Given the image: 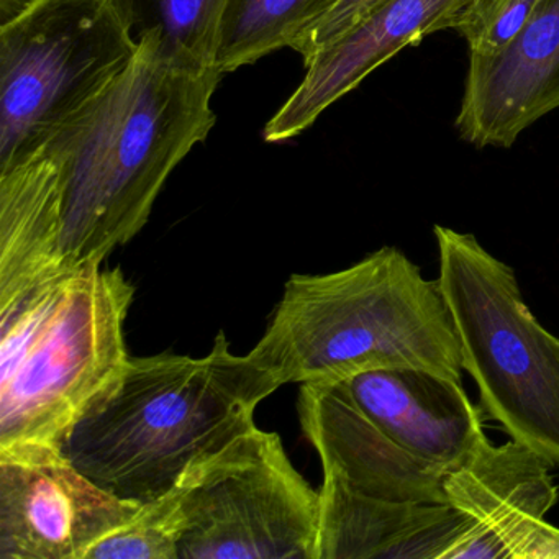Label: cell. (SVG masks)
<instances>
[{
    "label": "cell",
    "mask_w": 559,
    "mask_h": 559,
    "mask_svg": "<svg viewBox=\"0 0 559 559\" xmlns=\"http://www.w3.org/2000/svg\"><path fill=\"white\" fill-rule=\"evenodd\" d=\"M222 78L173 63L146 35L129 68L48 142L63 191V266L104 263L148 224L176 166L217 123Z\"/></svg>",
    "instance_id": "1"
},
{
    "label": "cell",
    "mask_w": 559,
    "mask_h": 559,
    "mask_svg": "<svg viewBox=\"0 0 559 559\" xmlns=\"http://www.w3.org/2000/svg\"><path fill=\"white\" fill-rule=\"evenodd\" d=\"M281 388L218 332L202 358L159 353L130 359L116 391L74 427L63 454L130 502L171 492L195 461L250 430L258 405Z\"/></svg>",
    "instance_id": "2"
},
{
    "label": "cell",
    "mask_w": 559,
    "mask_h": 559,
    "mask_svg": "<svg viewBox=\"0 0 559 559\" xmlns=\"http://www.w3.org/2000/svg\"><path fill=\"white\" fill-rule=\"evenodd\" d=\"M281 385L340 384L378 369L463 382L453 317L438 281L394 247L329 274H294L248 353Z\"/></svg>",
    "instance_id": "3"
},
{
    "label": "cell",
    "mask_w": 559,
    "mask_h": 559,
    "mask_svg": "<svg viewBox=\"0 0 559 559\" xmlns=\"http://www.w3.org/2000/svg\"><path fill=\"white\" fill-rule=\"evenodd\" d=\"M135 286L120 267H61L0 302V456L61 451L132 356Z\"/></svg>",
    "instance_id": "4"
},
{
    "label": "cell",
    "mask_w": 559,
    "mask_h": 559,
    "mask_svg": "<svg viewBox=\"0 0 559 559\" xmlns=\"http://www.w3.org/2000/svg\"><path fill=\"white\" fill-rule=\"evenodd\" d=\"M438 286L453 317L463 369L510 440L559 467V338L526 307L515 271L476 237L435 225Z\"/></svg>",
    "instance_id": "5"
},
{
    "label": "cell",
    "mask_w": 559,
    "mask_h": 559,
    "mask_svg": "<svg viewBox=\"0 0 559 559\" xmlns=\"http://www.w3.org/2000/svg\"><path fill=\"white\" fill-rule=\"evenodd\" d=\"M136 50L114 0H37L0 25V173L41 152Z\"/></svg>",
    "instance_id": "6"
},
{
    "label": "cell",
    "mask_w": 559,
    "mask_h": 559,
    "mask_svg": "<svg viewBox=\"0 0 559 559\" xmlns=\"http://www.w3.org/2000/svg\"><path fill=\"white\" fill-rule=\"evenodd\" d=\"M178 559H316L320 493L257 425L195 461L175 487Z\"/></svg>",
    "instance_id": "7"
},
{
    "label": "cell",
    "mask_w": 559,
    "mask_h": 559,
    "mask_svg": "<svg viewBox=\"0 0 559 559\" xmlns=\"http://www.w3.org/2000/svg\"><path fill=\"white\" fill-rule=\"evenodd\" d=\"M140 507L94 483L61 451L0 456V559H86Z\"/></svg>",
    "instance_id": "8"
},
{
    "label": "cell",
    "mask_w": 559,
    "mask_h": 559,
    "mask_svg": "<svg viewBox=\"0 0 559 559\" xmlns=\"http://www.w3.org/2000/svg\"><path fill=\"white\" fill-rule=\"evenodd\" d=\"M552 464L532 448L483 441L463 466L444 476L447 503L471 520L450 559H522L559 499Z\"/></svg>",
    "instance_id": "9"
},
{
    "label": "cell",
    "mask_w": 559,
    "mask_h": 559,
    "mask_svg": "<svg viewBox=\"0 0 559 559\" xmlns=\"http://www.w3.org/2000/svg\"><path fill=\"white\" fill-rule=\"evenodd\" d=\"M473 4L474 0H382L306 67L302 83L264 126V140L296 139L402 48L433 32L460 31Z\"/></svg>",
    "instance_id": "10"
},
{
    "label": "cell",
    "mask_w": 559,
    "mask_h": 559,
    "mask_svg": "<svg viewBox=\"0 0 559 559\" xmlns=\"http://www.w3.org/2000/svg\"><path fill=\"white\" fill-rule=\"evenodd\" d=\"M559 107V0H539L522 31L492 55H471L456 129L473 145L509 148Z\"/></svg>",
    "instance_id": "11"
},
{
    "label": "cell",
    "mask_w": 559,
    "mask_h": 559,
    "mask_svg": "<svg viewBox=\"0 0 559 559\" xmlns=\"http://www.w3.org/2000/svg\"><path fill=\"white\" fill-rule=\"evenodd\" d=\"M299 418L322 461L323 476L362 496L447 503V473L385 435L342 384H302Z\"/></svg>",
    "instance_id": "12"
},
{
    "label": "cell",
    "mask_w": 559,
    "mask_h": 559,
    "mask_svg": "<svg viewBox=\"0 0 559 559\" xmlns=\"http://www.w3.org/2000/svg\"><path fill=\"white\" fill-rule=\"evenodd\" d=\"M340 384L385 435L443 473L466 464L487 440L484 411L463 382L420 369H378Z\"/></svg>",
    "instance_id": "13"
},
{
    "label": "cell",
    "mask_w": 559,
    "mask_h": 559,
    "mask_svg": "<svg viewBox=\"0 0 559 559\" xmlns=\"http://www.w3.org/2000/svg\"><path fill=\"white\" fill-rule=\"evenodd\" d=\"M319 493L316 559H448L471 528L450 503L362 496L332 476Z\"/></svg>",
    "instance_id": "14"
},
{
    "label": "cell",
    "mask_w": 559,
    "mask_h": 559,
    "mask_svg": "<svg viewBox=\"0 0 559 559\" xmlns=\"http://www.w3.org/2000/svg\"><path fill=\"white\" fill-rule=\"evenodd\" d=\"M61 228L60 166L47 150L0 173V302L67 267Z\"/></svg>",
    "instance_id": "15"
},
{
    "label": "cell",
    "mask_w": 559,
    "mask_h": 559,
    "mask_svg": "<svg viewBox=\"0 0 559 559\" xmlns=\"http://www.w3.org/2000/svg\"><path fill=\"white\" fill-rule=\"evenodd\" d=\"M340 0H228L215 67L234 73L261 58L293 48Z\"/></svg>",
    "instance_id": "16"
},
{
    "label": "cell",
    "mask_w": 559,
    "mask_h": 559,
    "mask_svg": "<svg viewBox=\"0 0 559 559\" xmlns=\"http://www.w3.org/2000/svg\"><path fill=\"white\" fill-rule=\"evenodd\" d=\"M133 38L152 37L173 63L217 70L218 40L228 0H114Z\"/></svg>",
    "instance_id": "17"
},
{
    "label": "cell",
    "mask_w": 559,
    "mask_h": 559,
    "mask_svg": "<svg viewBox=\"0 0 559 559\" xmlns=\"http://www.w3.org/2000/svg\"><path fill=\"white\" fill-rule=\"evenodd\" d=\"M181 516L175 489L142 503L129 522L104 536L86 559H178Z\"/></svg>",
    "instance_id": "18"
},
{
    "label": "cell",
    "mask_w": 559,
    "mask_h": 559,
    "mask_svg": "<svg viewBox=\"0 0 559 559\" xmlns=\"http://www.w3.org/2000/svg\"><path fill=\"white\" fill-rule=\"evenodd\" d=\"M539 0H474L460 34L471 55H492L506 47L532 17Z\"/></svg>",
    "instance_id": "19"
},
{
    "label": "cell",
    "mask_w": 559,
    "mask_h": 559,
    "mask_svg": "<svg viewBox=\"0 0 559 559\" xmlns=\"http://www.w3.org/2000/svg\"><path fill=\"white\" fill-rule=\"evenodd\" d=\"M382 0H340L332 12L304 32L293 50L302 57L304 67H309L320 51L335 44L346 32L352 31L366 15L371 14Z\"/></svg>",
    "instance_id": "20"
},
{
    "label": "cell",
    "mask_w": 559,
    "mask_h": 559,
    "mask_svg": "<svg viewBox=\"0 0 559 559\" xmlns=\"http://www.w3.org/2000/svg\"><path fill=\"white\" fill-rule=\"evenodd\" d=\"M522 559H559V528L545 522L523 549Z\"/></svg>",
    "instance_id": "21"
},
{
    "label": "cell",
    "mask_w": 559,
    "mask_h": 559,
    "mask_svg": "<svg viewBox=\"0 0 559 559\" xmlns=\"http://www.w3.org/2000/svg\"><path fill=\"white\" fill-rule=\"evenodd\" d=\"M37 0H0V25L14 21Z\"/></svg>",
    "instance_id": "22"
}]
</instances>
